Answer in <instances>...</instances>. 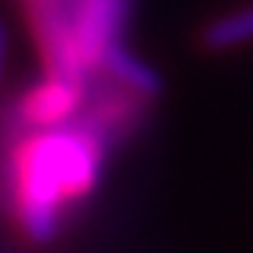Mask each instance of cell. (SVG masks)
Masks as SVG:
<instances>
[{"label":"cell","instance_id":"cell-1","mask_svg":"<svg viewBox=\"0 0 253 253\" xmlns=\"http://www.w3.org/2000/svg\"><path fill=\"white\" fill-rule=\"evenodd\" d=\"M101 149L83 130H38L16 149V203L22 231L44 244L57 234V212L95 187Z\"/></svg>","mask_w":253,"mask_h":253},{"label":"cell","instance_id":"cell-2","mask_svg":"<svg viewBox=\"0 0 253 253\" xmlns=\"http://www.w3.org/2000/svg\"><path fill=\"white\" fill-rule=\"evenodd\" d=\"M29 22L47 67V76L79 83L85 73V60L76 47L73 22H70L63 0H29Z\"/></svg>","mask_w":253,"mask_h":253},{"label":"cell","instance_id":"cell-3","mask_svg":"<svg viewBox=\"0 0 253 253\" xmlns=\"http://www.w3.org/2000/svg\"><path fill=\"white\" fill-rule=\"evenodd\" d=\"M124 6L126 0H76L70 13L73 22V35L76 47L83 54L85 67L101 63V54L117 42V26L124 19Z\"/></svg>","mask_w":253,"mask_h":253},{"label":"cell","instance_id":"cell-4","mask_svg":"<svg viewBox=\"0 0 253 253\" xmlns=\"http://www.w3.org/2000/svg\"><path fill=\"white\" fill-rule=\"evenodd\" d=\"M79 83H67V79L47 76L35 89H29L19 101V117L35 130H57L67 124L79 108Z\"/></svg>","mask_w":253,"mask_h":253},{"label":"cell","instance_id":"cell-5","mask_svg":"<svg viewBox=\"0 0 253 253\" xmlns=\"http://www.w3.org/2000/svg\"><path fill=\"white\" fill-rule=\"evenodd\" d=\"M101 63H105V70L111 76H117L121 83H126L139 95H158V89H162V79H158L155 70L146 67L139 57H133V54L126 51V47H121L117 42L101 54Z\"/></svg>","mask_w":253,"mask_h":253},{"label":"cell","instance_id":"cell-6","mask_svg":"<svg viewBox=\"0 0 253 253\" xmlns=\"http://www.w3.org/2000/svg\"><path fill=\"white\" fill-rule=\"evenodd\" d=\"M247 42H253V3L212 19L203 32V44L209 51H228V47L247 44Z\"/></svg>","mask_w":253,"mask_h":253},{"label":"cell","instance_id":"cell-7","mask_svg":"<svg viewBox=\"0 0 253 253\" xmlns=\"http://www.w3.org/2000/svg\"><path fill=\"white\" fill-rule=\"evenodd\" d=\"M3 63H6V29L0 22V79H3Z\"/></svg>","mask_w":253,"mask_h":253}]
</instances>
